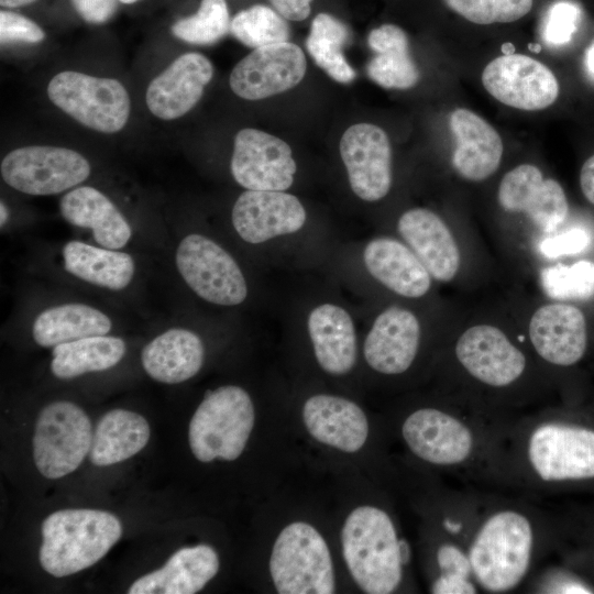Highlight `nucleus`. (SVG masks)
I'll return each instance as SVG.
<instances>
[{
  "label": "nucleus",
  "mask_w": 594,
  "mask_h": 594,
  "mask_svg": "<svg viewBox=\"0 0 594 594\" xmlns=\"http://www.w3.org/2000/svg\"><path fill=\"white\" fill-rule=\"evenodd\" d=\"M343 558L359 587L369 594L394 592L406 564L402 540L391 517L374 506H360L346 517L341 531Z\"/></svg>",
  "instance_id": "nucleus-1"
},
{
  "label": "nucleus",
  "mask_w": 594,
  "mask_h": 594,
  "mask_svg": "<svg viewBox=\"0 0 594 594\" xmlns=\"http://www.w3.org/2000/svg\"><path fill=\"white\" fill-rule=\"evenodd\" d=\"M121 535V522L111 513L57 510L42 524L41 566L55 578L77 573L102 559Z\"/></svg>",
  "instance_id": "nucleus-2"
},
{
  "label": "nucleus",
  "mask_w": 594,
  "mask_h": 594,
  "mask_svg": "<svg viewBox=\"0 0 594 594\" xmlns=\"http://www.w3.org/2000/svg\"><path fill=\"white\" fill-rule=\"evenodd\" d=\"M532 546L534 530L525 515L506 509L490 516L468 553L479 585L490 593L515 588L527 574Z\"/></svg>",
  "instance_id": "nucleus-3"
},
{
  "label": "nucleus",
  "mask_w": 594,
  "mask_h": 594,
  "mask_svg": "<svg viewBox=\"0 0 594 594\" xmlns=\"http://www.w3.org/2000/svg\"><path fill=\"white\" fill-rule=\"evenodd\" d=\"M254 418L252 399L243 388L227 385L206 393L189 424L191 452L206 463L238 459L248 443Z\"/></svg>",
  "instance_id": "nucleus-4"
},
{
  "label": "nucleus",
  "mask_w": 594,
  "mask_h": 594,
  "mask_svg": "<svg viewBox=\"0 0 594 594\" xmlns=\"http://www.w3.org/2000/svg\"><path fill=\"white\" fill-rule=\"evenodd\" d=\"M270 572L280 594H330L334 592V572L329 548L311 525L295 521L277 536Z\"/></svg>",
  "instance_id": "nucleus-5"
},
{
  "label": "nucleus",
  "mask_w": 594,
  "mask_h": 594,
  "mask_svg": "<svg viewBox=\"0 0 594 594\" xmlns=\"http://www.w3.org/2000/svg\"><path fill=\"white\" fill-rule=\"evenodd\" d=\"M47 96L80 124L102 133L120 131L130 116L129 94L113 78L62 72L48 82Z\"/></svg>",
  "instance_id": "nucleus-6"
},
{
  "label": "nucleus",
  "mask_w": 594,
  "mask_h": 594,
  "mask_svg": "<svg viewBox=\"0 0 594 594\" xmlns=\"http://www.w3.org/2000/svg\"><path fill=\"white\" fill-rule=\"evenodd\" d=\"M92 440L87 414L70 402H54L40 413L33 436V458L47 479L74 472L89 454Z\"/></svg>",
  "instance_id": "nucleus-7"
},
{
  "label": "nucleus",
  "mask_w": 594,
  "mask_h": 594,
  "mask_svg": "<svg viewBox=\"0 0 594 594\" xmlns=\"http://www.w3.org/2000/svg\"><path fill=\"white\" fill-rule=\"evenodd\" d=\"M7 185L34 196L55 195L86 180L89 162L78 152L59 146L30 145L8 153L1 162Z\"/></svg>",
  "instance_id": "nucleus-8"
},
{
  "label": "nucleus",
  "mask_w": 594,
  "mask_h": 594,
  "mask_svg": "<svg viewBox=\"0 0 594 594\" xmlns=\"http://www.w3.org/2000/svg\"><path fill=\"white\" fill-rule=\"evenodd\" d=\"M176 265L190 289L211 304L234 306L248 296L246 282L238 263L209 238L185 237L176 251Z\"/></svg>",
  "instance_id": "nucleus-9"
},
{
  "label": "nucleus",
  "mask_w": 594,
  "mask_h": 594,
  "mask_svg": "<svg viewBox=\"0 0 594 594\" xmlns=\"http://www.w3.org/2000/svg\"><path fill=\"white\" fill-rule=\"evenodd\" d=\"M528 459L547 482L594 477V431L564 424H544L531 433Z\"/></svg>",
  "instance_id": "nucleus-10"
},
{
  "label": "nucleus",
  "mask_w": 594,
  "mask_h": 594,
  "mask_svg": "<svg viewBox=\"0 0 594 594\" xmlns=\"http://www.w3.org/2000/svg\"><path fill=\"white\" fill-rule=\"evenodd\" d=\"M482 84L499 102L526 111L550 107L560 90L553 72L541 62L524 54H507L494 58L482 73Z\"/></svg>",
  "instance_id": "nucleus-11"
},
{
  "label": "nucleus",
  "mask_w": 594,
  "mask_h": 594,
  "mask_svg": "<svg viewBox=\"0 0 594 594\" xmlns=\"http://www.w3.org/2000/svg\"><path fill=\"white\" fill-rule=\"evenodd\" d=\"M230 168L235 182L246 189L284 191L293 185L297 165L285 141L245 128L234 138Z\"/></svg>",
  "instance_id": "nucleus-12"
},
{
  "label": "nucleus",
  "mask_w": 594,
  "mask_h": 594,
  "mask_svg": "<svg viewBox=\"0 0 594 594\" xmlns=\"http://www.w3.org/2000/svg\"><path fill=\"white\" fill-rule=\"evenodd\" d=\"M306 69L302 50L287 41L254 48L233 67L229 82L238 97L261 100L297 86Z\"/></svg>",
  "instance_id": "nucleus-13"
},
{
  "label": "nucleus",
  "mask_w": 594,
  "mask_h": 594,
  "mask_svg": "<svg viewBox=\"0 0 594 594\" xmlns=\"http://www.w3.org/2000/svg\"><path fill=\"white\" fill-rule=\"evenodd\" d=\"M340 155L352 191L364 201L384 198L392 186V147L378 125L356 123L342 134Z\"/></svg>",
  "instance_id": "nucleus-14"
},
{
  "label": "nucleus",
  "mask_w": 594,
  "mask_h": 594,
  "mask_svg": "<svg viewBox=\"0 0 594 594\" xmlns=\"http://www.w3.org/2000/svg\"><path fill=\"white\" fill-rule=\"evenodd\" d=\"M497 199L505 211L527 215L544 233L556 231L569 211L562 186L552 178H543L531 164L518 165L503 177Z\"/></svg>",
  "instance_id": "nucleus-15"
},
{
  "label": "nucleus",
  "mask_w": 594,
  "mask_h": 594,
  "mask_svg": "<svg viewBox=\"0 0 594 594\" xmlns=\"http://www.w3.org/2000/svg\"><path fill=\"white\" fill-rule=\"evenodd\" d=\"M455 354L477 381L494 387L507 386L524 373L526 358L507 336L490 324H477L458 339Z\"/></svg>",
  "instance_id": "nucleus-16"
},
{
  "label": "nucleus",
  "mask_w": 594,
  "mask_h": 594,
  "mask_svg": "<svg viewBox=\"0 0 594 594\" xmlns=\"http://www.w3.org/2000/svg\"><path fill=\"white\" fill-rule=\"evenodd\" d=\"M307 219L300 200L273 190L242 193L232 208V224L242 240L258 244L300 230Z\"/></svg>",
  "instance_id": "nucleus-17"
},
{
  "label": "nucleus",
  "mask_w": 594,
  "mask_h": 594,
  "mask_svg": "<svg viewBox=\"0 0 594 594\" xmlns=\"http://www.w3.org/2000/svg\"><path fill=\"white\" fill-rule=\"evenodd\" d=\"M402 435L415 455L436 465L464 462L474 444L468 426L435 408H421L411 413L403 424Z\"/></svg>",
  "instance_id": "nucleus-18"
},
{
  "label": "nucleus",
  "mask_w": 594,
  "mask_h": 594,
  "mask_svg": "<svg viewBox=\"0 0 594 594\" xmlns=\"http://www.w3.org/2000/svg\"><path fill=\"white\" fill-rule=\"evenodd\" d=\"M212 76L213 66L206 56L183 54L150 82L146 106L162 120L180 118L197 105Z\"/></svg>",
  "instance_id": "nucleus-19"
},
{
  "label": "nucleus",
  "mask_w": 594,
  "mask_h": 594,
  "mask_svg": "<svg viewBox=\"0 0 594 594\" xmlns=\"http://www.w3.org/2000/svg\"><path fill=\"white\" fill-rule=\"evenodd\" d=\"M420 341V324L408 309L392 306L375 319L367 333L363 353L378 373L394 375L413 364Z\"/></svg>",
  "instance_id": "nucleus-20"
},
{
  "label": "nucleus",
  "mask_w": 594,
  "mask_h": 594,
  "mask_svg": "<svg viewBox=\"0 0 594 594\" xmlns=\"http://www.w3.org/2000/svg\"><path fill=\"white\" fill-rule=\"evenodd\" d=\"M529 338L544 361L560 366L572 365L582 359L586 350L585 317L571 305L541 306L530 319Z\"/></svg>",
  "instance_id": "nucleus-21"
},
{
  "label": "nucleus",
  "mask_w": 594,
  "mask_h": 594,
  "mask_svg": "<svg viewBox=\"0 0 594 594\" xmlns=\"http://www.w3.org/2000/svg\"><path fill=\"white\" fill-rule=\"evenodd\" d=\"M449 124L455 140L452 155L455 172L472 182L493 175L503 156V141L495 128L465 108L454 109Z\"/></svg>",
  "instance_id": "nucleus-22"
},
{
  "label": "nucleus",
  "mask_w": 594,
  "mask_h": 594,
  "mask_svg": "<svg viewBox=\"0 0 594 594\" xmlns=\"http://www.w3.org/2000/svg\"><path fill=\"white\" fill-rule=\"evenodd\" d=\"M397 229L435 279H453L460 267V251L437 213L425 208L410 209L400 216Z\"/></svg>",
  "instance_id": "nucleus-23"
},
{
  "label": "nucleus",
  "mask_w": 594,
  "mask_h": 594,
  "mask_svg": "<svg viewBox=\"0 0 594 594\" xmlns=\"http://www.w3.org/2000/svg\"><path fill=\"white\" fill-rule=\"evenodd\" d=\"M302 419L312 438L343 452L359 451L369 436L364 411L340 396H311L304 404Z\"/></svg>",
  "instance_id": "nucleus-24"
},
{
  "label": "nucleus",
  "mask_w": 594,
  "mask_h": 594,
  "mask_svg": "<svg viewBox=\"0 0 594 594\" xmlns=\"http://www.w3.org/2000/svg\"><path fill=\"white\" fill-rule=\"evenodd\" d=\"M219 558L208 544L185 547L176 551L156 571L133 582L129 594H194L218 572Z\"/></svg>",
  "instance_id": "nucleus-25"
},
{
  "label": "nucleus",
  "mask_w": 594,
  "mask_h": 594,
  "mask_svg": "<svg viewBox=\"0 0 594 594\" xmlns=\"http://www.w3.org/2000/svg\"><path fill=\"white\" fill-rule=\"evenodd\" d=\"M363 260L376 280L400 296L418 298L431 286V275L418 256L395 239H373L364 249Z\"/></svg>",
  "instance_id": "nucleus-26"
},
{
  "label": "nucleus",
  "mask_w": 594,
  "mask_h": 594,
  "mask_svg": "<svg viewBox=\"0 0 594 594\" xmlns=\"http://www.w3.org/2000/svg\"><path fill=\"white\" fill-rule=\"evenodd\" d=\"M61 213L73 226L91 229L102 248L119 250L131 239V227L116 205L94 187L80 186L66 193Z\"/></svg>",
  "instance_id": "nucleus-27"
},
{
  "label": "nucleus",
  "mask_w": 594,
  "mask_h": 594,
  "mask_svg": "<svg viewBox=\"0 0 594 594\" xmlns=\"http://www.w3.org/2000/svg\"><path fill=\"white\" fill-rule=\"evenodd\" d=\"M316 359L332 375L350 372L356 360V334L349 312L333 304L311 310L307 321Z\"/></svg>",
  "instance_id": "nucleus-28"
},
{
  "label": "nucleus",
  "mask_w": 594,
  "mask_h": 594,
  "mask_svg": "<svg viewBox=\"0 0 594 594\" xmlns=\"http://www.w3.org/2000/svg\"><path fill=\"white\" fill-rule=\"evenodd\" d=\"M205 348L193 331L169 329L142 350L141 360L145 372L155 381L178 384L195 376L202 366Z\"/></svg>",
  "instance_id": "nucleus-29"
},
{
  "label": "nucleus",
  "mask_w": 594,
  "mask_h": 594,
  "mask_svg": "<svg viewBox=\"0 0 594 594\" xmlns=\"http://www.w3.org/2000/svg\"><path fill=\"white\" fill-rule=\"evenodd\" d=\"M367 44L375 53L366 66L367 76L387 89H409L417 85L420 73L409 52L406 32L398 25L385 23L373 29Z\"/></svg>",
  "instance_id": "nucleus-30"
},
{
  "label": "nucleus",
  "mask_w": 594,
  "mask_h": 594,
  "mask_svg": "<svg viewBox=\"0 0 594 594\" xmlns=\"http://www.w3.org/2000/svg\"><path fill=\"white\" fill-rule=\"evenodd\" d=\"M146 419L131 410L105 414L92 432L90 461L97 466L112 465L139 453L150 439Z\"/></svg>",
  "instance_id": "nucleus-31"
},
{
  "label": "nucleus",
  "mask_w": 594,
  "mask_h": 594,
  "mask_svg": "<svg viewBox=\"0 0 594 594\" xmlns=\"http://www.w3.org/2000/svg\"><path fill=\"white\" fill-rule=\"evenodd\" d=\"M65 270L90 284L120 290L132 280L135 265L125 252L69 241L63 248Z\"/></svg>",
  "instance_id": "nucleus-32"
},
{
  "label": "nucleus",
  "mask_w": 594,
  "mask_h": 594,
  "mask_svg": "<svg viewBox=\"0 0 594 594\" xmlns=\"http://www.w3.org/2000/svg\"><path fill=\"white\" fill-rule=\"evenodd\" d=\"M112 328L102 311L84 304H65L48 308L34 320L32 336L41 346H55L94 336H105Z\"/></svg>",
  "instance_id": "nucleus-33"
},
{
  "label": "nucleus",
  "mask_w": 594,
  "mask_h": 594,
  "mask_svg": "<svg viewBox=\"0 0 594 594\" xmlns=\"http://www.w3.org/2000/svg\"><path fill=\"white\" fill-rule=\"evenodd\" d=\"M125 353V343L118 337L94 336L61 343L53 349L51 371L58 378H73L89 372L108 370Z\"/></svg>",
  "instance_id": "nucleus-34"
},
{
  "label": "nucleus",
  "mask_w": 594,
  "mask_h": 594,
  "mask_svg": "<svg viewBox=\"0 0 594 594\" xmlns=\"http://www.w3.org/2000/svg\"><path fill=\"white\" fill-rule=\"evenodd\" d=\"M350 40L348 25L327 12L315 15L306 38V48L315 63L340 84H350L356 77L343 54Z\"/></svg>",
  "instance_id": "nucleus-35"
},
{
  "label": "nucleus",
  "mask_w": 594,
  "mask_h": 594,
  "mask_svg": "<svg viewBox=\"0 0 594 594\" xmlns=\"http://www.w3.org/2000/svg\"><path fill=\"white\" fill-rule=\"evenodd\" d=\"M230 31L239 42L252 48L287 42L290 36L287 20L264 4L239 11L231 20Z\"/></svg>",
  "instance_id": "nucleus-36"
},
{
  "label": "nucleus",
  "mask_w": 594,
  "mask_h": 594,
  "mask_svg": "<svg viewBox=\"0 0 594 594\" xmlns=\"http://www.w3.org/2000/svg\"><path fill=\"white\" fill-rule=\"evenodd\" d=\"M230 24L226 0H201L195 14L179 19L173 24L172 33L186 43L210 45L228 33Z\"/></svg>",
  "instance_id": "nucleus-37"
},
{
  "label": "nucleus",
  "mask_w": 594,
  "mask_h": 594,
  "mask_svg": "<svg viewBox=\"0 0 594 594\" xmlns=\"http://www.w3.org/2000/svg\"><path fill=\"white\" fill-rule=\"evenodd\" d=\"M543 292L556 300H585L594 296V263L556 264L541 271Z\"/></svg>",
  "instance_id": "nucleus-38"
},
{
  "label": "nucleus",
  "mask_w": 594,
  "mask_h": 594,
  "mask_svg": "<svg viewBox=\"0 0 594 594\" xmlns=\"http://www.w3.org/2000/svg\"><path fill=\"white\" fill-rule=\"evenodd\" d=\"M453 12L480 25L510 23L527 15L534 0H442Z\"/></svg>",
  "instance_id": "nucleus-39"
},
{
  "label": "nucleus",
  "mask_w": 594,
  "mask_h": 594,
  "mask_svg": "<svg viewBox=\"0 0 594 594\" xmlns=\"http://www.w3.org/2000/svg\"><path fill=\"white\" fill-rule=\"evenodd\" d=\"M439 578L431 586L435 594L476 593L470 576L473 574L469 556L454 544H442L437 551Z\"/></svg>",
  "instance_id": "nucleus-40"
},
{
  "label": "nucleus",
  "mask_w": 594,
  "mask_h": 594,
  "mask_svg": "<svg viewBox=\"0 0 594 594\" xmlns=\"http://www.w3.org/2000/svg\"><path fill=\"white\" fill-rule=\"evenodd\" d=\"M581 19L578 4L562 0L554 2L547 11L542 23V38L551 46L569 43L576 32Z\"/></svg>",
  "instance_id": "nucleus-41"
},
{
  "label": "nucleus",
  "mask_w": 594,
  "mask_h": 594,
  "mask_svg": "<svg viewBox=\"0 0 594 594\" xmlns=\"http://www.w3.org/2000/svg\"><path fill=\"white\" fill-rule=\"evenodd\" d=\"M44 31L29 18L11 12H0L1 43H40L44 40Z\"/></svg>",
  "instance_id": "nucleus-42"
},
{
  "label": "nucleus",
  "mask_w": 594,
  "mask_h": 594,
  "mask_svg": "<svg viewBox=\"0 0 594 594\" xmlns=\"http://www.w3.org/2000/svg\"><path fill=\"white\" fill-rule=\"evenodd\" d=\"M591 237L584 229L573 228L554 237L546 238L539 244L540 253L548 258L573 255L585 250Z\"/></svg>",
  "instance_id": "nucleus-43"
},
{
  "label": "nucleus",
  "mask_w": 594,
  "mask_h": 594,
  "mask_svg": "<svg viewBox=\"0 0 594 594\" xmlns=\"http://www.w3.org/2000/svg\"><path fill=\"white\" fill-rule=\"evenodd\" d=\"M119 0H72L77 13L88 23L107 22L117 11Z\"/></svg>",
  "instance_id": "nucleus-44"
},
{
  "label": "nucleus",
  "mask_w": 594,
  "mask_h": 594,
  "mask_svg": "<svg viewBox=\"0 0 594 594\" xmlns=\"http://www.w3.org/2000/svg\"><path fill=\"white\" fill-rule=\"evenodd\" d=\"M314 0H268L274 8L287 21L299 22L306 20L311 13Z\"/></svg>",
  "instance_id": "nucleus-45"
},
{
  "label": "nucleus",
  "mask_w": 594,
  "mask_h": 594,
  "mask_svg": "<svg viewBox=\"0 0 594 594\" xmlns=\"http://www.w3.org/2000/svg\"><path fill=\"white\" fill-rule=\"evenodd\" d=\"M581 190L592 205H594V154L583 164L580 172Z\"/></svg>",
  "instance_id": "nucleus-46"
},
{
  "label": "nucleus",
  "mask_w": 594,
  "mask_h": 594,
  "mask_svg": "<svg viewBox=\"0 0 594 594\" xmlns=\"http://www.w3.org/2000/svg\"><path fill=\"white\" fill-rule=\"evenodd\" d=\"M584 62L588 75L594 79V42L586 50Z\"/></svg>",
  "instance_id": "nucleus-47"
},
{
  "label": "nucleus",
  "mask_w": 594,
  "mask_h": 594,
  "mask_svg": "<svg viewBox=\"0 0 594 594\" xmlns=\"http://www.w3.org/2000/svg\"><path fill=\"white\" fill-rule=\"evenodd\" d=\"M36 0H0V4L6 8H18L30 4Z\"/></svg>",
  "instance_id": "nucleus-48"
},
{
  "label": "nucleus",
  "mask_w": 594,
  "mask_h": 594,
  "mask_svg": "<svg viewBox=\"0 0 594 594\" xmlns=\"http://www.w3.org/2000/svg\"><path fill=\"white\" fill-rule=\"evenodd\" d=\"M0 211H1V226H3L8 219V209L3 202H1Z\"/></svg>",
  "instance_id": "nucleus-49"
},
{
  "label": "nucleus",
  "mask_w": 594,
  "mask_h": 594,
  "mask_svg": "<svg viewBox=\"0 0 594 594\" xmlns=\"http://www.w3.org/2000/svg\"><path fill=\"white\" fill-rule=\"evenodd\" d=\"M119 1L122 2V3L131 4V3H134V2H136L139 0H119Z\"/></svg>",
  "instance_id": "nucleus-50"
}]
</instances>
